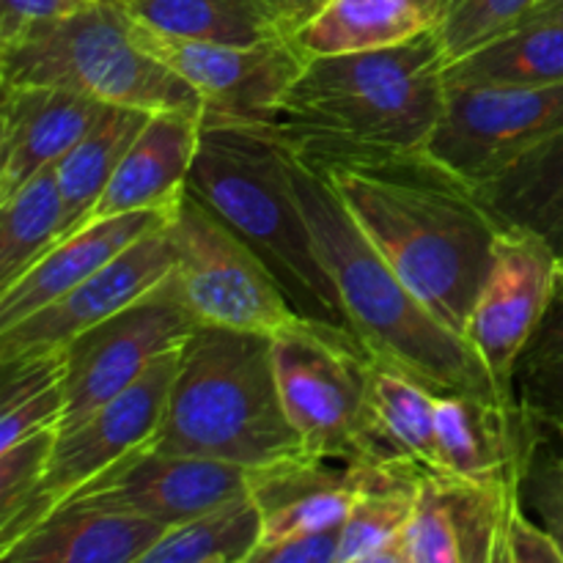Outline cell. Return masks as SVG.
Returning a JSON list of instances; mask_svg holds the SVG:
<instances>
[{"label":"cell","instance_id":"74e56055","mask_svg":"<svg viewBox=\"0 0 563 563\" xmlns=\"http://www.w3.org/2000/svg\"><path fill=\"white\" fill-rule=\"evenodd\" d=\"M93 0H3L0 9V42L20 36L25 27L53 22L86 9Z\"/></svg>","mask_w":563,"mask_h":563},{"label":"cell","instance_id":"83f0119b","mask_svg":"<svg viewBox=\"0 0 563 563\" xmlns=\"http://www.w3.org/2000/svg\"><path fill=\"white\" fill-rule=\"evenodd\" d=\"M148 115L152 113L146 110L110 104L102 119L93 124V130H88L82 141L53 165L66 207V225H69L66 236L88 223L104 187L113 179L126 148L141 135Z\"/></svg>","mask_w":563,"mask_h":563},{"label":"cell","instance_id":"52a82bcc","mask_svg":"<svg viewBox=\"0 0 563 563\" xmlns=\"http://www.w3.org/2000/svg\"><path fill=\"white\" fill-rule=\"evenodd\" d=\"M168 231L174 269L165 289L196 324L275 335L300 319L267 264L196 196L185 192Z\"/></svg>","mask_w":563,"mask_h":563},{"label":"cell","instance_id":"7a4b0ae2","mask_svg":"<svg viewBox=\"0 0 563 563\" xmlns=\"http://www.w3.org/2000/svg\"><path fill=\"white\" fill-rule=\"evenodd\" d=\"M289 148V146H286ZM289 181L308 220L313 247L333 278L350 330L379 363L401 368L438 394L517 405L473 346L445 328L388 267L346 214L333 187L289 148Z\"/></svg>","mask_w":563,"mask_h":563},{"label":"cell","instance_id":"8992f818","mask_svg":"<svg viewBox=\"0 0 563 563\" xmlns=\"http://www.w3.org/2000/svg\"><path fill=\"white\" fill-rule=\"evenodd\" d=\"M0 77L3 86H55L146 113L201 115L196 91L137 42L135 20L121 0H93L0 42Z\"/></svg>","mask_w":563,"mask_h":563},{"label":"cell","instance_id":"603a6c76","mask_svg":"<svg viewBox=\"0 0 563 563\" xmlns=\"http://www.w3.org/2000/svg\"><path fill=\"white\" fill-rule=\"evenodd\" d=\"M434 401L438 390L418 383L401 368L372 361L357 460L377 462V465H407L440 476Z\"/></svg>","mask_w":563,"mask_h":563},{"label":"cell","instance_id":"30bf717a","mask_svg":"<svg viewBox=\"0 0 563 563\" xmlns=\"http://www.w3.org/2000/svg\"><path fill=\"white\" fill-rule=\"evenodd\" d=\"M137 42L196 91L203 124L273 126L286 93L300 77L306 55L291 38L251 47L185 42L159 36L135 22Z\"/></svg>","mask_w":563,"mask_h":563},{"label":"cell","instance_id":"d6986e66","mask_svg":"<svg viewBox=\"0 0 563 563\" xmlns=\"http://www.w3.org/2000/svg\"><path fill=\"white\" fill-rule=\"evenodd\" d=\"M110 104L55 86H3L0 124V198L44 168L93 130Z\"/></svg>","mask_w":563,"mask_h":563},{"label":"cell","instance_id":"836d02e7","mask_svg":"<svg viewBox=\"0 0 563 563\" xmlns=\"http://www.w3.org/2000/svg\"><path fill=\"white\" fill-rule=\"evenodd\" d=\"M539 0H445L434 36L443 47L445 60L462 58L478 44L515 27Z\"/></svg>","mask_w":563,"mask_h":563},{"label":"cell","instance_id":"6da1fadb","mask_svg":"<svg viewBox=\"0 0 563 563\" xmlns=\"http://www.w3.org/2000/svg\"><path fill=\"white\" fill-rule=\"evenodd\" d=\"M295 154L328 179L346 214L407 289L445 328L465 333L500 231L473 185L427 148Z\"/></svg>","mask_w":563,"mask_h":563},{"label":"cell","instance_id":"2e32d148","mask_svg":"<svg viewBox=\"0 0 563 563\" xmlns=\"http://www.w3.org/2000/svg\"><path fill=\"white\" fill-rule=\"evenodd\" d=\"M251 476L253 471L231 462L143 449L121 465L110 467L80 493L126 506L163 528H170L247 493Z\"/></svg>","mask_w":563,"mask_h":563},{"label":"cell","instance_id":"ee69618b","mask_svg":"<svg viewBox=\"0 0 563 563\" xmlns=\"http://www.w3.org/2000/svg\"><path fill=\"white\" fill-rule=\"evenodd\" d=\"M539 3H542V0H539Z\"/></svg>","mask_w":563,"mask_h":563},{"label":"cell","instance_id":"ac0fdd59","mask_svg":"<svg viewBox=\"0 0 563 563\" xmlns=\"http://www.w3.org/2000/svg\"><path fill=\"white\" fill-rule=\"evenodd\" d=\"M434 440L440 476L487 487H517L531 440L526 407L476 396L438 394Z\"/></svg>","mask_w":563,"mask_h":563},{"label":"cell","instance_id":"d6a6232c","mask_svg":"<svg viewBox=\"0 0 563 563\" xmlns=\"http://www.w3.org/2000/svg\"><path fill=\"white\" fill-rule=\"evenodd\" d=\"M517 489L522 509L548 528L563 553V427L531 418V440Z\"/></svg>","mask_w":563,"mask_h":563},{"label":"cell","instance_id":"d590c367","mask_svg":"<svg viewBox=\"0 0 563 563\" xmlns=\"http://www.w3.org/2000/svg\"><path fill=\"white\" fill-rule=\"evenodd\" d=\"M504 563H563L561 548L550 537L548 528L539 526L522 504L511 511L509 528H506Z\"/></svg>","mask_w":563,"mask_h":563},{"label":"cell","instance_id":"277c9868","mask_svg":"<svg viewBox=\"0 0 563 563\" xmlns=\"http://www.w3.org/2000/svg\"><path fill=\"white\" fill-rule=\"evenodd\" d=\"M187 192L267 264L300 317L350 330L291 190L289 148L273 126L201 121Z\"/></svg>","mask_w":563,"mask_h":563},{"label":"cell","instance_id":"5b68a950","mask_svg":"<svg viewBox=\"0 0 563 563\" xmlns=\"http://www.w3.org/2000/svg\"><path fill=\"white\" fill-rule=\"evenodd\" d=\"M148 449L247 471L306 456L278 394L273 335L198 324L181 346L165 418Z\"/></svg>","mask_w":563,"mask_h":563},{"label":"cell","instance_id":"60d3db41","mask_svg":"<svg viewBox=\"0 0 563 563\" xmlns=\"http://www.w3.org/2000/svg\"><path fill=\"white\" fill-rule=\"evenodd\" d=\"M522 20H555L563 22V0H542V3L533 5ZM520 20V22H522Z\"/></svg>","mask_w":563,"mask_h":563},{"label":"cell","instance_id":"1f68e13d","mask_svg":"<svg viewBox=\"0 0 563 563\" xmlns=\"http://www.w3.org/2000/svg\"><path fill=\"white\" fill-rule=\"evenodd\" d=\"M0 449L64 421V355L0 363Z\"/></svg>","mask_w":563,"mask_h":563},{"label":"cell","instance_id":"ba28073f","mask_svg":"<svg viewBox=\"0 0 563 563\" xmlns=\"http://www.w3.org/2000/svg\"><path fill=\"white\" fill-rule=\"evenodd\" d=\"M372 361L339 324L300 317L273 335L280 401L311 456L357 460Z\"/></svg>","mask_w":563,"mask_h":563},{"label":"cell","instance_id":"3957f363","mask_svg":"<svg viewBox=\"0 0 563 563\" xmlns=\"http://www.w3.org/2000/svg\"><path fill=\"white\" fill-rule=\"evenodd\" d=\"M434 31L368 53L308 58L273 130L295 152H418L445 104Z\"/></svg>","mask_w":563,"mask_h":563},{"label":"cell","instance_id":"f546056e","mask_svg":"<svg viewBox=\"0 0 563 563\" xmlns=\"http://www.w3.org/2000/svg\"><path fill=\"white\" fill-rule=\"evenodd\" d=\"M262 537V509L247 489L192 520L165 528L141 563H251Z\"/></svg>","mask_w":563,"mask_h":563},{"label":"cell","instance_id":"4dcf8cb0","mask_svg":"<svg viewBox=\"0 0 563 563\" xmlns=\"http://www.w3.org/2000/svg\"><path fill=\"white\" fill-rule=\"evenodd\" d=\"M66 207L55 168H44L0 198V291L66 236Z\"/></svg>","mask_w":563,"mask_h":563},{"label":"cell","instance_id":"5bb4252c","mask_svg":"<svg viewBox=\"0 0 563 563\" xmlns=\"http://www.w3.org/2000/svg\"><path fill=\"white\" fill-rule=\"evenodd\" d=\"M168 223L132 242L113 262L104 264L64 297L44 306L42 311L0 330V363L31 361V357L60 352L88 328L159 289L174 269Z\"/></svg>","mask_w":563,"mask_h":563},{"label":"cell","instance_id":"e0dca14e","mask_svg":"<svg viewBox=\"0 0 563 563\" xmlns=\"http://www.w3.org/2000/svg\"><path fill=\"white\" fill-rule=\"evenodd\" d=\"M165 528L126 506L77 493L60 500L20 539L3 563H141Z\"/></svg>","mask_w":563,"mask_h":563},{"label":"cell","instance_id":"f1b7e54d","mask_svg":"<svg viewBox=\"0 0 563 563\" xmlns=\"http://www.w3.org/2000/svg\"><path fill=\"white\" fill-rule=\"evenodd\" d=\"M121 5L146 31L185 42L251 47L284 38L258 0H121Z\"/></svg>","mask_w":563,"mask_h":563},{"label":"cell","instance_id":"d4e9b609","mask_svg":"<svg viewBox=\"0 0 563 563\" xmlns=\"http://www.w3.org/2000/svg\"><path fill=\"white\" fill-rule=\"evenodd\" d=\"M421 476L418 467L361 460V489L341 526L339 563H401L399 544Z\"/></svg>","mask_w":563,"mask_h":563},{"label":"cell","instance_id":"f35d334b","mask_svg":"<svg viewBox=\"0 0 563 563\" xmlns=\"http://www.w3.org/2000/svg\"><path fill=\"white\" fill-rule=\"evenodd\" d=\"M258 3L280 36L295 38L324 9L328 0H258Z\"/></svg>","mask_w":563,"mask_h":563},{"label":"cell","instance_id":"ffe728a7","mask_svg":"<svg viewBox=\"0 0 563 563\" xmlns=\"http://www.w3.org/2000/svg\"><path fill=\"white\" fill-rule=\"evenodd\" d=\"M198 137L201 115L181 110H159L148 115L141 135L126 148L113 179L104 187L88 223L146 209L176 212L187 192Z\"/></svg>","mask_w":563,"mask_h":563},{"label":"cell","instance_id":"7402d4cb","mask_svg":"<svg viewBox=\"0 0 563 563\" xmlns=\"http://www.w3.org/2000/svg\"><path fill=\"white\" fill-rule=\"evenodd\" d=\"M170 218H174V212L146 209V212L91 220L80 231L64 236L9 289L0 291V330L22 322L31 313L42 311L44 306L64 297L66 291L91 278L104 264L113 262L132 242L163 229Z\"/></svg>","mask_w":563,"mask_h":563},{"label":"cell","instance_id":"ab89813d","mask_svg":"<svg viewBox=\"0 0 563 563\" xmlns=\"http://www.w3.org/2000/svg\"><path fill=\"white\" fill-rule=\"evenodd\" d=\"M563 357V300H553L548 319L539 328L537 339L531 341L528 352L522 355V366H537V363L561 361Z\"/></svg>","mask_w":563,"mask_h":563},{"label":"cell","instance_id":"44dd1931","mask_svg":"<svg viewBox=\"0 0 563 563\" xmlns=\"http://www.w3.org/2000/svg\"><path fill=\"white\" fill-rule=\"evenodd\" d=\"M361 489V460L297 456L253 471L251 493L262 509V544L344 526Z\"/></svg>","mask_w":563,"mask_h":563},{"label":"cell","instance_id":"7bdbcfd3","mask_svg":"<svg viewBox=\"0 0 563 563\" xmlns=\"http://www.w3.org/2000/svg\"><path fill=\"white\" fill-rule=\"evenodd\" d=\"M555 300H563V258H561V278H559V291H555Z\"/></svg>","mask_w":563,"mask_h":563},{"label":"cell","instance_id":"7c38bea8","mask_svg":"<svg viewBox=\"0 0 563 563\" xmlns=\"http://www.w3.org/2000/svg\"><path fill=\"white\" fill-rule=\"evenodd\" d=\"M561 278V258L528 231L500 229L493 267L465 322V341L506 390L517 394L522 355L548 319Z\"/></svg>","mask_w":563,"mask_h":563},{"label":"cell","instance_id":"484cf974","mask_svg":"<svg viewBox=\"0 0 563 563\" xmlns=\"http://www.w3.org/2000/svg\"><path fill=\"white\" fill-rule=\"evenodd\" d=\"M434 31V16L416 0H328L291 38L308 58L396 47Z\"/></svg>","mask_w":563,"mask_h":563},{"label":"cell","instance_id":"e575fe53","mask_svg":"<svg viewBox=\"0 0 563 563\" xmlns=\"http://www.w3.org/2000/svg\"><path fill=\"white\" fill-rule=\"evenodd\" d=\"M517 396L531 418L563 427V357L522 366L517 372Z\"/></svg>","mask_w":563,"mask_h":563},{"label":"cell","instance_id":"4fadbf2b","mask_svg":"<svg viewBox=\"0 0 563 563\" xmlns=\"http://www.w3.org/2000/svg\"><path fill=\"white\" fill-rule=\"evenodd\" d=\"M179 355L181 350L163 355L137 383L97 407L75 429L58 434L38 493L36 522L60 500L71 498L104 476L110 467L121 465L132 454L152 445L165 418Z\"/></svg>","mask_w":563,"mask_h":563},{"label":"cell","instance_id":"8fae6325","mask_svg":"<svg viewBox=\"0 0 563 563\" xmlns=\"http://www.w3.org/2000/svg\"><path fill=\"white\" fill-rule=\"evenodd\" d=\"M559 130H563V82L445 86L443 115L427 152L467 185H478Z\"/></svg>","mask_w":563,"mask_h":563},{"label":"cell","instance_id":"9c48e42d","mask_svg":"<svg viewBox=\"0 0 563 563\" xmlns=\"http://www.w3.org/2000/svg\"><path fill=\"white\" fill-rule=\"evenodd\" d=\"M196 319L170 297L165 284L124 311L93 324L60 350L64 355V421L75 429L97 407L119 396L168 352L181 350Z\"/></svg>","mask_w":563,"mask_h":563},{"label":"cell","instance_id":"9a60e30c","mask_svg":"<svg viewBox=\"0 0 563 563\" xmlns=\"http://www.w3.org/2000/svg\"><path fill=\"white\" fill-rule=\"evenodd\" d=\"M517 506V487L423 473L399 544L401 563H504L506 528Z\"/></svg>","mask_w":563,"mask_h":563},{"label":"cell","instance_id":"cb8c5ba5","mask_svg":"<svg viewBox=\"0 0 563 563\" xmlns=\"http://www.w3.org/2000/svg\"><path fill=\"white\" fill-rule=\"evenodd\" d=\"M498 229L528 231L563 258V130L473 185Z\"/></svg>","mask_w":563,"mask_h":563},{"label":"cell","instance_id":"8d00e7d4","mask_svg":"<svg viewBox=\"0 0 563 563\" xmlns=\"http://www.w3.org/2000/svg\"><path fill=\"white\" fill-rule=\"evenodd\" d=\"M341 528L258 544L251 563H339Z\"/></svg>","mask_w":563,"mask_h":563},{"label":"cell","instance_id":"4316f807","mask_svg":"<svg viewBox=\"0 0 563 563\" xmlns=\"http://www.w3.org/2000/svg\"><path fill=\"white\" fill-rule=\"evenodd\" d=\"M563 82V22L522 20L445 64V86H550Z\"/></svg>","mask_w":563,"mask_h":563},{"label":"cell","instance_id":"b9f144b4","mask_svg":"<svg viewBox=\"0 0 563 563\" xmlns=\"http://www.w3.org/2000/svg\"><path fill=\"white\" fill-rule=\"evenodd\" d=\"M416 3L421 5L423 11H429V14L434 16V22H438V16H440V11H443L445 0H416Z\"/></svg>","mask_w":563,"mask_h":563}]
</instances>
